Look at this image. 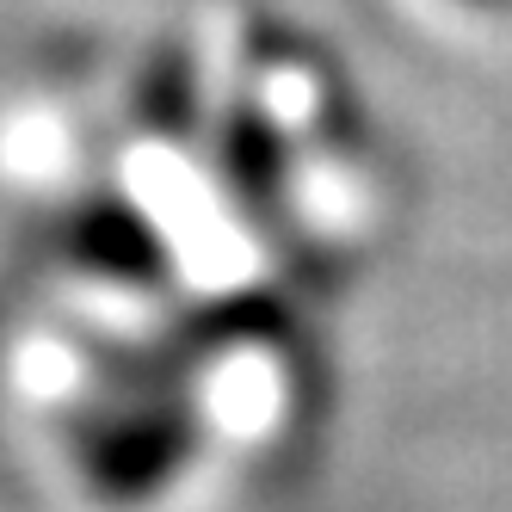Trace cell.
Listing matches in <instances>:
<instances>
[{"label": "cell", "instance_id": "7a4b0ae2", "mask_svg": "<svg viewBox=\"0 0 512 512\" xmlns=\"http://www.w3.org/2000/svg\"><path fill=\"white\" fill-rule=\"evenodd\" d=\"M68 260H81L99 278H118V284H155L161 278V247L149 235V223L130 210V204H81L68 216Z\"/></svg>", "mask_w": 512, "mask_h": 512}, {"label": "cell", "instance_id": "6da1fadb", "mask_svg": "<svg viewBox=\"0 0 512 512\" xmlns=\"http://www.w3.org/2000/svg\"><path fill=\"white\" fill-rule=\"evenodd\" d=\"M81 469L105 500H142L186 463L192 426L167 401H124L81 426Z\"/></svg>", "mask_w": 512, "mask_h": 512}]
</instances>
